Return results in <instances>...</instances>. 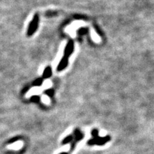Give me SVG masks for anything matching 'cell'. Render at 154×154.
Here are the masks:
<instances>
[{"label":"cell","mask_w":154,"mask_h":154,"mask_svg":"<svg viewBox=\"0 0 154 154\" xmlns=\"http://www.w3.org/2000/svg\"><path fill=\"white\" fill-rule=\"evenodd\" d=\"M110 139H111V137L110 136H106L105 137H100L98 136L92 139H90L88 141V144L89 146H103L105 143L109 142Z\"/></svg>","instance_id":"6da1fadb"},{"label":"cell","mask_w":154,"mask_h":154,"mask_svg":"<svg viewBox=\"0 0 154 154\" xmlns=\"http://www.w3.org/2000/svg\"><path fill=\"white\" fill-rule=\"evenodd\" d=\"M38 22H39V17H38V14H36L33 17L32 21L30 22V25H29L27 32V35L28 36L32 35L36 32L38 25Z\"/></svg>","instance_id":"7a4b0ae2"},{"label":"cell","mask_w":154,"mask_h":154,"mask_svg":"<svg viewBox=\"0 0 154 154\" xmlns=\"http://www.w3.org/2000/svg\"><path fill=\"white\" fill-rule=\"evenodd\" d=\"M73 136H74L73 141L71 143V145L70 148V152H72L74 150L77 143L80 141L81 140H82L84 135L82 132H81V131L79 128H76L73 132Z\"/></svg>","instance_id":"3957f363"},{"label":"cell","mask_w":154,"mask_h":154,"mask_svg":"<svg viewBox=\"0 0 154 154\" xmlns=\"http://www.w3.org/2000/svg\"><path fill=\"white\" fill-rule=\"evenodd\" d=\"M74 51V42L73 41L70 40L67 44L66 45L65 49H64V57L69 59V56L73 54Z\"/></svg>","instance_id":"277c9868"},{"label":"cell","mask_w":154,"mask_h":154,"mask_svg":"<svg viewBox=\"0 0 154 154\" xmlns=\"http://www.w3.org/2000/svg\"><path fill=\"white\" fill-rule=\"evenodd\" d=\"M68 60L69 59H67V58L64 57L62 58L59 64H58V66H57V69L58 71H61L66 68V67L67 66V65H68Z\"/></svg>","instance_id":"5b68a950"},{"label":"cell","mask_w":154,"mask_h":154,"mask_svg":"<svg viewBox=\"0 0 154 154\" xmlns=\"http://www.w3.org/2000/svg\"><path fill=\"white\" fill-rule=\"evenodd\" d=\"M52 75V69L50 66H48L44 70L42 74V79H49Z\"/></svg>","instance_id":"8992f818"},{"label":"cell","mask_w":154,"mask_h":154,"mask_svg":"<svg viewBox=\"0 0 154 154\" xmlns=\"http://www.w3.org/2000/svg\"><path fill=\"white\" fill-rule=\"evenodd\" d=\"M73 139H74V136L73 135H69V136H67V137H66L62 141V144H68L69 143H71L72 141H73Z\"/></svg>","instance_id":"52a82bcc"},{"label":"cell","mask_w":154,"mask_h":154,"mask_svg":"<svg viewBox=\"0 0 154 154\" xmlns=\"http://www.w3.org/2000/svg\"><path fill=\"white\" fill-rule=\"evenodd\" d=\"M43 82V79L42 78H38L36 80L33 81V86H41Z\"/></svg>","instance_id":"ba28073f"},{"label":"cell","mask_w":154,"mask_h":154,"mask_svg":"<svg viewBox=\"0 0 154 154\" xmlns=\"http://www.w3.org/2000/svg\"><path fill=\"white\" fill-rule=\"evenodd\" d=\"M54 93H55V91L53 89H47L46 91H45V94L48 96H50V97H53L54 95Z\"/></svg>","instance_id":"9c48e42d"},{"label":"cell","mask_w":154,"mask_h":154,"mask_svg":"<svg viewBox=\"0 0 154 154\" xmlns=\"http://www.w3.org/2000/svg\"><path fill=\"white\" fill-rule=\"evenodd\" d=\"M40 100V97L38 96H32L31 98H30V101L32 102H34V103H37L39 102Z\"/></svg>","instance_id":"30bf717a"},{"label":"cell","mask_w":154,"mask_h":154,"mask_svg":"<svg viewBox=\"0 0 154 154\" xmlns=\"http://www.w3.org/2000/svg\"><path fill=\"white\" fill-rule=\"evenodd\" d=\"M88 32V30L85 28H80L79 30L78 31V33L79 35H84L85 33H87Z\"/></svg>","instance_id":"8fae6325"},{"label":"cell","mask_w":154,"mask_h":154,"mask_svg":"<svg viewBox=\"0 0 154 154\" xmlns=\"http://www.w3.org/2000/svg\"><path fill=\"white\" fill-rule=\"evenodd\" d=\"M98 134H99L98 130L96 129V128L93 129L92 131H91V136H93V137H96V136H99Z\"/></svg>","instance_id":"7c38bea8"},{"label":"cell","mask_w":154,"mask_h":154,"mask_svg":"<svg viewBox=\"0 0 154 154\" xmlns=\"http://www.w3.org/2000/svg\"><path fill=\"white\" fill-rule=\"evenodd\" d=\"M30 87L29 86V85H27V86L25 87V88H24L22 90V94H24L28 92V90L30 89Z\"/></svg>","instance_id":"4fadbf2b"},{"label":"cell","mask_w":154,"mask_h":154,"mask_svg":"<svg viewBox=\"0 0 154 154\" xmlns=\"http://www.w3.org/2000/svg\"><path fill=\"white\" fill-rule=\"evenodd\" d=\"M19 139V137H14V138H12V139H10V140L8 141V144H11V143H15L16 141H18Z\"/></svg>","instance_id":"5bb4252c"},{"label":"cell","mask_w":154,"mask_h":154,"mask_svg":"<svg viewBox=\"0 0 154 154\" xmlns=\"http://www.w3.org/2000/svg\"><path fill=\"white\" fill-rule=\"evenodd\" d=\"M59 154H68V153H67V152H62V153H60Z\"/></svg>","instance_id":"9a60e30c"}]
</instances>
